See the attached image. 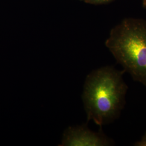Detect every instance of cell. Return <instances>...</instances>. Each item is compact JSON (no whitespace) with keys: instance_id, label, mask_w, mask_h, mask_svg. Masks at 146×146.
<instances>
[{"instance_id":"1","label":"cell","mask_w":146,"mask_h":146,"mask_svg":"<svg viewBox=\"0 0 146 146\" xmlns=\"http://www.w3.org/2000/svg\"><path fill=\"white\" fill-rule=\"evenodd\" d=\"M121 72L107 66L94 70L86 78L82 98L88 121L100 126L112 122L125 104L128 87Z\"/></svg>"},{"instance_id":"2","label":"cell","mask_w":146,"mask_h":146,"mask_svg":"<svg viewBox=\"0 0 146 146\" xmlns=\"http://www.w3.org/2000/svg\"><path fill=\"white\" fill-rule=\"evenodd\" d=\"M106 46L123 70L146 87V21L124 20L111 29Z\"/></svg>"},{"instance_id":"3","label":"cell","mask_w":146,"mask_h":146,"mask_svg":"<svg viewBox=\"0 0 146 146\" xmlns=\"http://www.w3.org/2000/svg\"><path fill=\"white\" fill-rule=\"evenodd\" d=\"M113 143L101 131L95 133L84 125L69 128L64 133L61 146H104Z\"/></svg>"},{"instance_id":"4","label":"cell","mask_w":146,"mask_h":146,"mask_svg":"<svg viewBox=\"0 0 146 146\" xmlns=\"http://www.w3.org/2000/svg\"><path fill=\"white\" fill-rule=\"evenodd\" d=\"M110 1L112 0H84L86 2L90 4H101L110 2Z\"/></svg>"},{"instance_id":"5","label":"cell","mask_w":146,"mask_h":146,"mask_svg":"<svg viewBox=\"0 0 146 146\" xmlns=\"http://www.w3.org/2000/svg\"><path fill=\"white\" fill-rule=\"evenodd\" d=\"M134 146H146V133L145 135L142 136V139L140 141L136 142L134 144Z\"/></svg>"},{"instance_id":"6","label":"cell","mask_w":146,"mask_h":146,"mask_svg":"<svg viewBox=\"0 0 146 146\" xmlns=\"http://www.w3.org/2000/svg\"><path fill=\"white\" fill-rule=\"evenodd\" d=\"M143 5L144 6V7H145L146 8V0H143Z\"/></svg>"}]
</instances>
